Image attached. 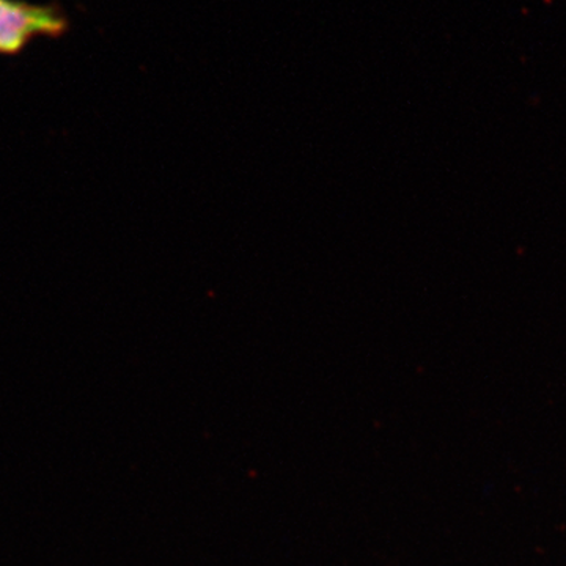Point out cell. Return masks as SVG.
<instances>
[{
    "label": "cell",
    "instance_id": "6da1fadb",
    "mask_svg": "<svg viewBox=\"0 0 566 566\" xmlns=\"http://www.w3.org/2000/svg\"><path fill=\"white\" fill-rule=\"evenodd\" d=\"M66 28L65 14L54 7L0 0V54H17L39 36H61Z\"/></svg>",
    "mask_w": 566,
    "mask_h": 566
}]
</instances>
